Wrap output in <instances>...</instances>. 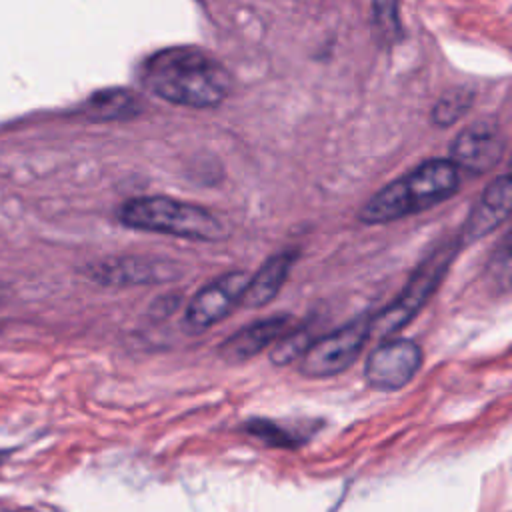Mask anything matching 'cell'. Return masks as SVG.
I'll list each match as a JSON object with an SVG mask.
<instances>
[{
	"label": "cell",
	"mask_w": 512,
	"mask_h": 512,
	"mask_svg": "<svg viewBox=\"0 0 512 512\" xmlns=\"http://www.w3.org/2000/svg\"><path fill=\"white\" fill-rule=\"evenodd\" d=\"M140 82L154 96L188 108L218 106L232 88L228 68L196 46L156 50L142 62Z\"/></svg>",
	"instance_id": "1"
},
{
	"label": "cell",
	"mask_w": 512,
	"mask_h": 512,
	"mask_svg": "<svg viewBox=\"0 0 512 512\" xmlns=\"http://www.w3.org/2000/svg\"><path fill=\"white\" fill-rule=\"evenodd\" d=\"M458 188V168L448 158H430L380 188L360 208L358 218L368 226L388 224L448 200L458 192Z\"/></svg>",
	"instance_id": "2"
},
{
	"label": "cell",
	"mask_w": 512,
	"mask_h": 512,
	"mask_svg": "<svg viewBox=\"0 0 512 512\" xmlns=\"http://www.w3.org/2000/svg\"><path fill=\"white\" fill-rule=\"evenodd\" d=\"M118 220L134 230L170 234L196 242H220L228 238V228L210 210L168 196L130 198L120 206Z\"/></svg>",
	"instance_id": "3"
},
{
	"label": "cell",
	"mask_w": 512,
	"mask_h": 512,
	"mask_svg": "<svg viewBox=\"0 0 512 512\" xmlns=\"http://www.w3.org/2000/svg\"><path fill=\"white\" fill-rule=\"evenodd\" d=\"M458 244H446L438 248L434 254H430L418 270H414L412 278L404 286V290L398 294L396 300L390 302L384 310H380L374 318H370V334L386 338L402 330L428 302L436 286L442 282L450 260L456 254Z\"/></svg>",
	"instance_id": "4"
},
{
	"label": "cell",
	"mask_w": 512,
	"mask_h": 512,
	"mask_svg": "<svg viewBox=\"0 0 512 512\" xmlns=\"http://www.w3.org/2000/svg\"><path fill=\"white\" fill-rule=\"evenodd\" d=\"M370 338V316H360L334 332L320 336L302 354L300 374L308 378H330L350 368Z\"/></svg>",
	"instance_id": "5"
},
{
	"label": "cell",
	"mask_w": 512,
	"mask_h": 512,
	"mask_svg": "<svg viewBox=\"0 0 512 512\" xmlns=\"http://www.w3.org/2000/svg\"><path fill=\"white\" fill-rule=\"evenodd\" d=\"M506 150L498 118L484 116L462 128L450 144V162L460 170L480 176L494 170Z\"/></svg>",
	"instance_id": "6"
},
{
	"label": "cell",
	"mask_w": 512,
	"mask_h": 512,
	"mask_svg": "<svg viewBox=\"0 0 512 512\" xmlns=\"http://www.w3.org/2000/svg\"><path fill=\"white\" fill-rule=\"evenodd\" d=\"M250 274L244 270H232L202 290H198L186 306L182 328L190 336H198L226 318L242 300Z\"/></svg>",
	"instance_id": "7"
},
{
	"label": "cell",
	"mask_w": 512,
	"mask_h": 512,
	"mask_svg": "<svg viewBox=\"0 0 512 512\" xmlns=\"http://www.w3.org/2000/svg\"><path fill=\"white\" fill-rule=\"evenodd\" d=\"M422 366V348L410 338L380 342L366 358L364 378L374 390L392 392L406 386Z\"/></svg>",
	"instance_id": "8"
},
{
	"label": "cell",
	"mask_w": 512,
	"mask_h": 512,
	"mask_svg": "<svg viewBox=\"0 0 512 512\" xmlns=\"http://www.w3.org/2000/svg\"><path fill=\"white\" fill-rule=\"evenodd\" d=\"M86 274L102 286H136L172 282L180 276V270L176 262L164 258L120 256L90 264Z\"/></svg>",
	"instance_id": "9"
},
{
	"label": "cell",
	"mask_w": 512,
	"mask_h": 512,
	"mask_svg": "<svg viewBox=\"0 0 512 512\" xmlns=\"http://www.w3.org/2000/svg\"><path fill=\"white\" fill-rule=\"evenodd\" d=\"M288 314H274L252 322L240 330H236L230 338L220 342L218 356L230 366H238L260 354L272 342H276L290 326Z\"/></svg>",
	"instance_id": "10"
},
{
	"label": "cell",
	"mask_w": 512,
	"mask_h": 512,
	"mask_svg": "<svg viewBox=\"0 0 512 512\" xmlns=\"http://www.w3.org/2000/svg\"><path fill=\"white\" fill-rule=\"evenodd\" d=\"M510 210H512L510 174H502L484 188L480 200L470 210L462 228V240L474 242L490 234L510 216Z\"/></svg>",
	"instance_id": "11"
},
{
	"label": "cell",
	"mask_w": 512,
	"mask_h": 512,
	"mask_svg": "<svg viewBox=\"0 0 512 512\" xmlns=\"http://www.w3.org/2000/svg\"><path fill=\"white\" fill-rule=\"evenodd\" d=\"M296 258H298L296 250H282L270 256L256 270V274L250 276L240 304L246 308H262L268 302H272L278 296L280 288L284 286Z\"/></svg>",
	"instance_id": "12"
},
{
	"label": "cell",
	"mask_w": 512,
	"mask_h": 512,
	"mask_svg": "<svg viewBox=\"0 0 512 512\" xmlns=\"http://www.w3.org/2000/svg\"><path fill=\"white\" fill-rule=\"evenodd\" d=\"M142 98L128 88H104L94 92L82 106V114L92 122L130 120L142 114Z\"/></svg>",
	"instance_id": "13"
},
{
	"label": "cell",
	"mask_w": 512,
	"mask_h": 512,
	"mask_svg": "<svg viewBox=\"0 0 512 512\" xmlns=\"http://www.w3.org/2000/svg\"><path fill=\"white\" fill-rule=\"evenodd\" d=\"M242 428L246 434L274 448H296L302 442H306V436L300 430L282 426L280 422L266 420V418H250L248 422H244Z\"/></svg>",
	"instance_id": "14"
},
{
	"label": "cell",
	"mask_w": 512,
	"mask_h": 512,
	"mask_svg": "<svg viewBox=\"0 0 512 512\" xmlns=\"http://www.w3.org/2000/svg\"><path fill=\"white\" fill-rule=\"evenodd\" d=\"M472 102H474V92L470 88H466V86L450 88L432 106L430 120L440 128L452 126L470 110Z\"/></svg>",
	"instance_id": "15"
},
{
	"label": "cell",
	"mask_w": 512,
	"mask_h": 512,
	"mask_svg": "<svg viewBox=\"0 0 512 512\" xmlns=\"http://www.w3.org/2000/svg\"><path fill=\"white\" fill-rule=\"evenodd\" d=\"M314 342L310 326H298L294 330H286L270 350V362L274 366H286L300 358L310 344Z\"/></svg>",
	"instance_id": "16"
},
{
	"label": "cell",
	"mask_w": 512,
	"mask_h": 512,
	"mask_svg": "<svg viewBox=\"0 0 512 512\" xmlns=\"http://www.w3.org/2000/svg\"><path fill=\"white\" fill-rule=\"evenodd\" d=\"M372 22L384 42H394L400 38L402 26H400L396 2H374L372 4Z\"/></svg>",
	"instance_id": "17"
},
{
	"label": "cell",
	"mask_w": 512,
	"mask_h": 512,
	"mask_svg": "<svg viewBox=\"0 0 512 512\" xmlns=\"http://www.w3.org/2000/svg\"><path fill=\"white\" fill-rule=\"evenodd\" d=\"M178 302H180V296H174V294H168V296H160L152 302L150 306V316L154 318H166L170 316L176 308H178Z\"/></svg>",
	"instance_id": "18"
}]
</instances>
